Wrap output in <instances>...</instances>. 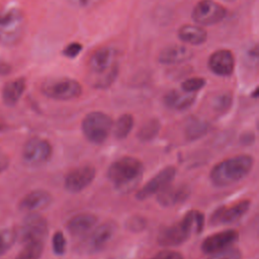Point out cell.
<instances>
[{"mask_svg": "<svg viewBox=\"0 0 259 259\" xmlns=\"http://www.w3.org/2000/svg\"><path fill=\"white\" fill-rule=\"evenodd\" d=\"M82 45L78 41H73V42H70L69 45H67L64 50H63V55L67 58H70V59H74L76 58L82 51Z\"/></svg>", "mask_w": 259, "mask_h": 259, "instance_id": "34", "label": "cell"}, {"mask_svg": "<svg viewBox=\"0 0 259 259\" xmlns=\"http://www.w3.org/2000/svg\"><path fill=\"white\" fill-rule=\"evenodd\" d=\"M97 220V217L93 213H79L69 220L67 230L72 236H82L92 230Z\"/></svg>", "mask_w": 259, "mask_h": 259, "instance_id": "21", "label": "cell"}, {"mask_svg": "<svg viewBox=\"0 0 259 259\" xmlns=\"http://www.w3.org/2000/svg\"><path fill=\"white\" fill-rule=\"evenodd\" d=\"M17 237V234L12 229L0 230V256L6 253L13 245Z\"/></svg>", "mask_w": 259, "mask_h": 259, "instance_id": "28", "label": "cell"}, {"mask_svg": "<svg viewBox=\"0 0 259 259\" xmlns=\"http://www.w3.org/2000/svg\"><path fill=\"white\" fill-rule=\"evenodd\" d=\"M254 159L247 154L227 158L213 166L209 179L217 187H226L245 178L253 168Z\"/></svg>", "mask_w": 259, "mask_h": 259, "instance_id": "3", "label": "cell"}, {"mask_svg": "<svg viewBox=\"0 0 259 259\" xmlns=\"http://www.w3.org/2000/svg\"><path fill=\"white\" fill-rule=\"evenodd\" d=\"M150 259H184L182 254L173 250H163L155 254Z\"/></svg>", "mask_w": 259, "mask_h": 259, "instance_id": "36", "label": "cell"}, {"mask_svg": "<svg viewBox=\"0 0 259 259\" xmlns=\"http://www.w3.org/2000/svg\"><path fill=\"white\" fill-rule=\"evenodd\" d=\"M111 117L101 111H92L82 120V132L85 138L92 144H102L108 138L112 130Z\"/></svg>", "mask_w": 259, "mask_h": 259, "instance_id": "7", "label": "cell"}, {"mask_svg": "<svg viewBox=\"0 0 259 259\" xmlns=\"http://www.w3.org/2000/svg\"><path fill=\"white\" fill-rule=\"evenodd\" d=\"M12 71V67L9 63L0 60V76L8 75Z\"/></svg>", "mask_w": 259, "mask_h": 259, "instance_id": "38", "label": "cell"}, {"mask_svg": "<svg viewBox=\"0 0 259 259\" xmlns=\"http://www.w3.org/2000/svg\"><path fill=\"white\" fill-rule=\"evenodd\" d=\"M161 128V123L157 118H152L148 120L139 130L137 137L142 142H150L157 137Z\"/></svg>", "mask_w": 259, "mask_h": 259, "instance_id": "27", "label": "cell"}, {"mask_svg": "<svg viewBox=\"0 0 259 259\" xmlns=\"http://www.w3.org/2000/svg\"><path fill=\"white\" fill-rule=\"evenodd\" d=\"M9 166V157L0 148V173L4 172Z\"/></svg>", "mask_w": 259, "mask_h": 259, "instance_id": "37", "label": "cell"}, {"mask_svg": "<svg viewBox=\"0 0 259 259\" xmlns=\"http://www.w3.org/2000/svg\"><path fill=\"white\" fill-rule=\"evenodd\" d=\"M239 239L236 230H225L207 236L201 243V251L205 254H213L231 247Z\"/></svg>", "mask_w": 259, "mask_h": 259, "instance_id": "15", "label": "cell"}, {"mask_svg": "<svg viewBox=\"0 0 259 259\" xmlns=\"http://www.w3.org/2000/svg\"><path fill=\"white\" fill-rule=\"evenodd\" d=\"M193 51L183 45H170L162 49L158 55L159 63L163 65H178L192 59Z\"/></svg>", "mask_w": 259, "mask_h": 259, "instance_id": "17", "label": "cell"}, {"mask_svg": "<svg viewBox=\"0 0 259 259\" xmlns=\"http://www.w3.org/2000/svg\"><path fill=\"white\" fill-rule=\"evenodd\" d=\"M47 220L35 212H31L23 220L20 227L19 237L23 243L30 241H44L48 235Z\"/></svg>", "mask_w": 259, "mask_h": 259, "instance_id": "12", "label": "cell"}, {"mask_svg": "<svg viewBox=\"0 0 259 259\" xmlns=\"http://www.w3.org/2000/svg\"><path fill=\"white\" fill-rule=\"evenodd\" d=\"M206 81L202 77H191L181 83V89L187 93H195L202 89Z\"/></svg>", "mask_w": 259, "mask_h": 259, "instance_id": "30", "label": "cell"}, {"mask_svg": "<svg viewBox=\"0 0 259 259\" xmlns=\"http://www.w3.org/2000/svg\"><path fill=\"white\" fill-rule=\"evenodd\" d=\"M116 231V226L112 222L104 223L98 226L85 240L79 245L80 252L95 253L102 250L112 239Z\"/></svg>", "mask_w": 259, "mask_h": 259, "instance_id": "10", "label": "cell"}, {"mask_svg": "<svg viewBox=\"0 0 259 259\" xmlns=\"http://www.w3.org/2000/svg\"><path fill=\"white\" fill-rule=\"evenodd\" d=\"M208 259H242V252L235 247H229L220 252L210 254Z\"/></svg>", "mask_w": 259, "mask_h": 259, "instance_id": "31", "label": "cell"}, {"mask_svg": "<svg viewBox=\"0 0 259 259\" xmlns=\"http://www.w3.org/2000/svg\"><path fill=\"white\" fill-rule=\"evenodd\" d=\"M41 93L48 98L60 101L73 100L82 94L81 84L69 77H57L46 80L40 86Z\"/></svg>", "mask_w": 259, "mask_h": 259, "instance_id": "6", "label": "cell"}, {"mask_svg": "<svg viewBox=\"0 0 259 259\" xmlns=\"http://www.w3.org/2000/svg\"><path fill=\"white\" fill-rule=\"evenodd\" d=\"M178 38L191 46H199L206 41L207 32L198 24H183L177 30Z\"/></svg>", "mask_w": 259, "mask_h": 259, "instance_id": "22", "label": "cell"}, {"mask_svg": "<svg viewBox=\"0 0 259 259\" xmlns=\"http://www.w3.org/2000/svg\"><path fill=\"white\" fill-rule=\"evenodd\" d=\"M95 175L96 169L92 165L77 167L66 175L64 186L70 192H80L93 181Z\"/></svg>", "mask_w": 259, "mask_h": 259, "instance_id": "13", "label": "cell"}, {"mask_svg": "<svg viewBox=\"0 0 259 259\" xmlns=\"http://www.w3.org/2000/svg\"><path fill=\"white\" fill-rule=\"evenodd\" d=\"M190 195V188L186 184L166 186L157 197L158 202L163 206H173L185 201Z\"/></svg>", "mask_w": 259, "mask_h": 259, "instance_id": "19", "label": "cell"}, {"mask_svg": "<svg viewBox=\"0 0 259 259\" xmlns=\"http://www.w3.org/2000/svg\"><path fill=\"white\" fill-rule=\"evenodd\" d=\"M176 175V168L174 166H167L162 169L156 176L151 178L136 194L140 200L147 199L154 193L160 192L166 186L170 185Z\"/></svg>", "mask_w": 259, "mask_h": 259, "instance_id": "14", "label": "cell"}, {"mask_svg": "<svg viewBox=\"0 0 259 259\" xmlns=\"http://www.w3.org/2000/svg\"><path fill=\"white\" fill-rule=\"evenodd\" d=\"M253 141H254L253 133H246V134H243L242 137H241V142L243 144H250Z\"/></svg>", "mask_w": 259, "mask_h": 259, "instance_id": "39", "label": "cell"}, {"mask_svg": "<svg viewBox=\"0 0 259 259\" xmlns=\"http://www.w3.org/2000/svg\"><path fill=\"white\" fill-rule=\"evenodd\" d=\"M203 226V213L196 209L188 210L179 222L160 230L157 237L158 244L163 247L178 246L188 240L191 235L199 234Z\"/></svg>", "mask_w": 259, "mask_h": 259, "instance_id": "2", "label": "cell"}, {"mask_svg": "<svg viewBox=\"0 0 259 259\" xmlns=\"http://www.w3.org/2000/svg\"><path fill=\"white\" fill-rule=\"evenodd\" d=\"M227 14L226 8L214 0H199L193 7L191 17L200 26L214 25L221 22Z\"/></svg>", "mask_w": 259, "mask_h": 259, "instance_id": "8", "label": "cell"}, {"mask_svg": "<svg viewBox=\"0 0 259 259\" xmlns=\"http://www.w3.org/2000/svg\"><path fill=\"white\" fill-rule=\"evenodd\" d=\"M103 0H68V2L80 9H90L99 5Z\"/></svg>", "mask_w": 259, "mask_h": 259, "instance_id": "35", "label": "cell"}, {"mask_svg": "<svg viewBox=\"0 0 259 259\" xmlns=\"http://www.w3.org/2000/svg\"><path fill=\"white\" fill-rule=\"evenodd\" d=\"M225 2H227V3H233V2H235V1H237V0H224Z\"/></svg>", "mask_w": 259, "mask_h": 259, "instance_id": "40", "label": "cell"}, {"mask_svg": "<svg viewBox=\"0 0 259 259\" xmlns=\"http://www.w3.org/2000/svg\"><path fill=\"white\" fill-rule=\"evenodd\" d=\"M1 130H2V125H0V131H1Z\"/></svg>", "mask_w": 259, "mask_h": 259, "instance_id": "41", "label": "cell"}, {"mask_svg": "<svg viewBox=\"0 0 259 259\" xmlns=\"http://www.w3.org/2000/svg\"><path fill=\"white\" fill-rule=\"evenodd\" d=\"M44 251V241H30L25 243L23 249L14 259H39Z\"/></svg>", "mask_w": 259, "mask_h": 259, "instance_id": "26", "label": "cell"}, {"mask_svg": "<svg viewBox=\"0 0 259 259\" xmlns=\"http://www.w3.org/2000/svg\"><path fill=\"white\" fill-rule=\"evenodd\" d=\"M52 246H53V250H54L55 254H57V255H63L66 252L67 242H66L64 234L61 231H57L53 235Z\"/></svg>", "mask_w": 259, "mask_h": 259, "instance_id": "32", "label": "cell"}, {"mask_svg": "<svg viewBox=\"0 0 259 259\" xmlns=\"http://www.w3.org/2000/svg\"><path fill=\"white\" fill-rule=\"evenodd\" d=\"M251 201L249 199H241L231 204L219 206L210 215L209 224L212 226L233 224L240 220L249 209Z\"/></svg>", "mask_w": 259, "mask_h": 259, "instance_id": "11", "label": "cell"}, {"mask_svg": "<svg viewBox=\"0 0 259 259\" xmlns=\"http://www.w3.org/2000/svg\"><path fill=\"white\" fill-rule=\"evenodd\" d=\"M233 103V95L230 92H225L218 95L212 100V108L219 113H224L229 110Z\"/></svg>", "mask_w": 259, "mask_h": 259, "instance_id": "29", "label": "cell"}, {"mask_svg": "<svg viewBox=\"0 0 259 259\" xmlns=\"http://www.w3.org/2000/svg\"><path fill=\"white\" fill-rule=\"evenodd\" d=\"M144 173L143 163L135 157H122L114 161L107 170V177L120 191L135 188Z\"/></svg>", "mask_w": 259, "mask_h": 259, "instance_id": "4", "label": "cell"}, {"mask_svg": "<svg viewBox=\"0 0 259 259\" xmlns=\"http://www.w3.org/2000/svg\"><path fill=\"white\" fill-rule=\"evenodd\" d=\"M26 18L23 10L9 4L0 11V44L7 48L17 46L25 32Z\"/></svg>", "mask_w": 259, "mask_h": 259, "instance_id": "5", "label": "cell"}, {"mask_svg": "<svg viewBox=\"0 0 259 259\" xmlns=\"http://www.w3.org/2000/svg\"><path fill=\"white\" fill-rule=\"evenodd\" d=\"M52 200L53 197L50 192L42 189H36L24 195L19 201L18 206L22 211L34 212L48 207Z\"/></svg>", "mask_w": 259, "mask_h": 259, "instance_id": "18", "label": "cell"}, {"mask_svg": "<svg viewBox=\"0 0 259 259\" xmlns=\"http://www.w3.org/2000/svg\"><path fill=\"white\" fill-rule=\"evenodd\" d=\"M208 131V123L197 117H190L184 126V134L188 141H194L204 136Z\"/></svg>", "mask_w": 259, "mask_h": 259, "instance_id": "24", "label": "cell"}, {"mask_svg": "<svg viewBox=\"0 0 259 259\" xmlns=\"http://www.w3.org/2000/svg\"><path fill=\"white\" fill-rule=\"evenodd\" d=\"M53 154V148L48 140L31 138L23 146L22 158L30 166H39L47 163Z\"/></svg>", "mask_w": 259, "mask_h": 259, "instance_id": "9", "label": "cell"}, {"mask_svg": "<svg viewBox=\"0 0 259 259\" xmlns=\"http://www.w3.org/2000/svg\"><path fill=\"white\" fill-rule=\"evenodd\" d=\"M147 225L146 220L141 215H134L126 222V228L133 232H141Z\"/></svg>", "mask_w": 259, "mask_h": 259, "instance_id": "33", "label": "cell"}, {"mask_svg": "<svg viewBox=\"0 0 259 259\" xmlns=\"http://www.w3.org/2000/svg\"><path fill=\"white\" fill-rule=\"evenodd\" d=\"M133 126H134L133 115L130 113H124L120 115L117 118L114 125H112L113 135L117 140H123L128 136Z\"/></svg>", "mask_w": 259, "mask_h": 259, "instance_id": "25", "label": "cell"}, {"mask_svg": "<svg viewBox=\"0 0 259 259\" xmlns=\"http://www.w3.org/2000/svg\"><path fill=\"white\" fill-rule=\"evenodd\" d=\"M26 88V80L23 77L14 78L5 83L2 88V100L7 106L15 105Z\"/></svg>", "mask_w": 259, "mask_h": 259, "instance_id": "20", "label": "cell"}, {"mask_svg": "<svg viewBox=\"0 0 259 259\" xmlns=\"http://www.w3.org/2000/svg\"><path fill=\"white\" fill-rule=\"evenodd\" d=\"M196 99L195 93H187L184 91L170 90L164 96V103L170 109L184 110L190 107Z\"/></svg>", "mask_w": 259, "mask_h": 259, "instance_id": "23", "label": "cell"}, {"mask_svg": "<svg viewBox=\"0 0 259 259\" xmlns=\"http://www.w3.org/2000/svg\"><path fill=\"white\" fill-rule=\"evenodd\" d=\"M87 82L96 89H106L115 81L118 75L116 53L112 48L97 49L89 58Z\"/></svg>", "mask_w": 259, "mask_h": 259, "instance_id": "1", "label": "cell"}, {"mask_svg": "<svg viewBox=\"0 0 259 259\" xmlns=\"http://www.w3.org/2000/svg\"><path fill=\"white\" fill-rule=\"evenodd\" d=\"M208 69L221 77L231 76L235 70V57L228 49L214 51L207 61Z\"/></svg>", "mask_w": 259, "mask_h": 259, "instance_id": "16", "label": "cell"}]
</instances>
